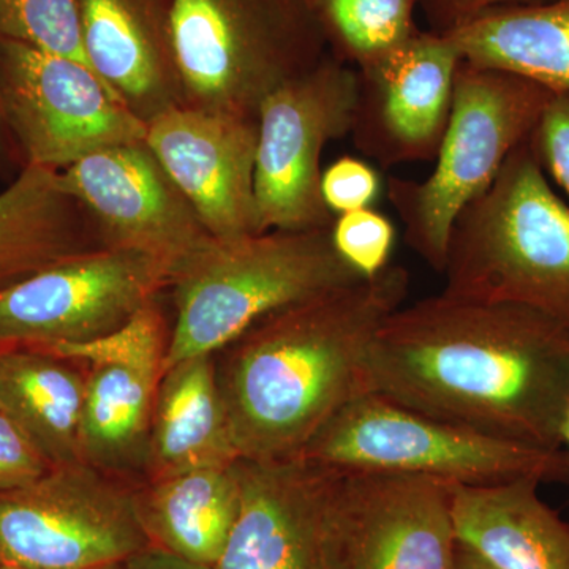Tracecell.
<instances>
[{
	"instance_id": "5b68a950",
	"label": "cell",
	"mask_w": 569,
	"mask_h": 569,
	"mask_svg": "<svg viewBox=\"0 0 569 569\" xmlns=\"http://www.w3.org/2000/svg\"><path fill=\"white\" fill-rule=\"evenodd\" d=\"M181 104L257 116L316 67L328 40L316 0H156Z\"/></svg>"
},
{
	"instance_id": "9c48e42d",
	"label": "cell",
	"mask_w": 569,
	"mask_h": 569,
	"mask_svg": "<svg viewBox=\"0 0 569 569\" xmlns=\"http://www.w3.org/2000/svg\"><path fill=\"white\" fill-rule=\"evenodd\" d=\"M137 490L89 466L51 467L0 492V567L92 569L148 548Z\"/></svg>"
},
{
	"instance_id": "e575fe53",
	"label": "cell",
	"mask_w": 569,
	"mask_h": 569,
	"mask_svg": "<svg viewBox=\"0 0 569 569\" xmlns=\"http://www.w3.org/2000/svg\"><path fill=\"white\" fill-rule=\"evenodd\" d=\"M563 447L568 448L567 455L569 458V411H568V417H567V425H565Z\"/></svg>"
},
{
	"instance_id": "d6986e66",
	"label": "cell",
	"mask_w": 569,
	"mask_h": 569,
	"mask_svg": "<svg viewBox=\"0 0 569 569\" xmlns=\"http://www.w3.org/2000/svg\"><path fill=\"white\" fill-rule=\"evenodd\" d=\"M239 460L213 356L168 367L157 388L146 470L151 481Z\"/></svg>"
},
{
	"instance_id": "cb8c5ba5",
	"label": "cell",
	"mask_w": 569,
	"mask_h": 569,
	"mask_svg": "<svg viewBox=\"0 0 569 569\" xmlns=\"http://www.w3.org/2000/svg\"><path fill=\"white\" fill-rule=\"evenodd\" d=\"M448 33L463 61L569 93V0L501 7Z\"/></svg>"
},
{
	"instance_id": "4316f807",
	"label": "cell",
	"mask_w": 569,
	"mask_h": 569,
	"mask_svg": "<svg viewBox=\"0 0 569 569\" xmlns=\"http://www.w3.org/2000/svg\"><path fill=\"white\" fill-rule=\"evenodd\" d=\"M331 233L340 257L366 279L380 274L391 264L396 230L388 217L376 209L340 213Z\"/></svg>"
},
{
	"instance_id": "f1b7e54d",
	"label": "cell",
	"mask_w": 569,
	"mask_h": 569,
	"mask_svg": "<svg viewBox=\"0 0 569 569\" xmlns=\"http://www.w3.org/2000/svg\"><path fill=\"white\" fill-rule=\"evenodd\" d=\"M546 174L569 197V93H556L531 134Z\"/></svg>"
},
{
	"instance_id": "8d00e7d4",
	"label": "cell",
	"mask_w": 569,
	"mask_h": 569,
	"mask_svg": "<svg viewBox=\"0 0 569 569\" xmlns=\"http://www.w3.org/2000/svg\"><path fill=\"white\" fill-rule=\"evenodd\" d=\"M0 569H18V568H11V567H0Z\"/></svg>"
},
{
	"instance_id": "ac0fdd59",
	"label": "cell",
	"mask_w": 569,
	"mask_h": 569,
	"mask_svg": "<svg viewBox=\"0 0 569 569\" xmlns=\"http://www.w3.org/2000/svg\"><path fill=\"white\" fill-rule=\"evenodd\" d=\"M533 478L451 485L456 538L496 569H569V522L539 497Z\"/></svg>"
},
{
	"instance_id": "836d02e7",
	"label": "cell",
	"mask_w": 569,
	"mask_h": 569,
	"mask_svg": "<svg viewBox=\"0 0 569 569\" xmlns=\"http://www.w3.org/2000/svg\"><path fill=\"white\" fill-rule=\"evenodd\" d=\"M11 148H14V144L11 141L9 130H7L6 121H3L2 108H0V164L7 162Z\"/></svg>"
},
{
	"instance_id": "3957f363",
	"label": "cell",
	"mask_w": 569,
	"mask_h": 569,
	"mask_svg": "<svg viewBox=\"0 0 569 569\" xmlns=\"http://www.w3.org/2000/svg\"><path fill=\"white\" fill-rule=\"evenodd\" d=\"M441 274V293L529 307L569 329V204L531 137L460 212Z\"/></svg>"
},
{
	"instance_id": "f546056e",
	"label": "cell",
	"mask_w": 569,
	"mask_h": 569,
	"mask_svg": "<svg viewBox=\"0 0 569 569\" xmlns=\"http://www.w3.org/2000/svg\"><path fill=\"white\" fill-rule=\"evenodd\" d=\"M50 468L29 437L0 411V492L31 485Z\"/></svg>"
},
{
	"instance_id": "d6a6232c",
	"label": "cell",
	"mask_w": 569,
	"mask_h": 569,
	"mask_svg": "<svg viewBox=\"0 0 569 569\" xmlns=\"http://www.w3.org/2000/svg\"><path fill=\"white\" fill-rule=\"evenodd\" d=\"M452 569H496L488 561L481 559L477 552L468 549L467 546L458 542V549H456L455 568Z\"/></svg>"
},
{
	"instance_id": "8fae6325",
	"label": "cell",
	"mask_w": 569,
	"mask_h": 569,
	"mask_svg": "<svg viewBox=\"0 0 569 569\" xmlns=\"http://www.w3.org/2000/svg\"><path fill=\"white\" fill-rule=\"evenodd\" d=\"M168 266L132 250L74 254L0 291V348L89 342L122 328L170 284Z\"/></svg>"
},
{
	"instance_id": "484cf974",
	"label": "cell",
	"mask_w": 569,
	"mask_h": 569,
	"mask_svg": "<svg viewBox=\"0 0 569 569\" xmlns=\"http://www.w3.org/2000/svg\"><path fill=\"white\" fill-rule=\"evenodd\" d=\"M0 39L89 66L78 0H0Z\"/></svg>"
},
{
	"instance_id": "83f0119b",
	"label": "cell",
	"mask_w": 569,
	"mask_h": 569,
	"mask_svg": "<svg viewBox=\"0 0 569 569\" xmlns=\"http://www.w3.org/2000/svg\"><path fill=\"white\" fill-rule=\"evenodd\" d=\"M381 178L372 164L356 157L336 160L321 174V194L335 216L370 208L381 193Z\"/></svg>"
},
{
	"instance_id": "52a82bcc",
	"label": "cell",
	"mask_w": 569,
	"mask_h": 569,
	"mask_svg": "<svg viewBox=\"0 0 569 569\" xmlns=\"http://www.w3.org/2000/svg\"><path fill=\"white\" fill-rule=\"evenodd\" d=\"M298 458L337 471L413 475L485 486L569 482L567 451L523 447L441 421L376 391L348 400Z\"/></svg>"
},
{
	"instance_id": "7c38bea8",
	"label": "cell",
	"mask_w": 569,
	"mask_h": 569,
	"mask_svg": "<svg viewBox=\"0 0 569 569\" xmlns=\"http://www.w3.org/2000/svg\"><path fill=\"white\" fill-rule=\"evenodd\" d=\"M456 549L449 482L339 471L336 569H452Z\"/></svg>"
},
{
	"instance_id": "1f68e13d",
	"label": "cell",
	"mask_w": 569,
	"mask_h": 569,
	"mask_svg": "<svg viewBox=\"0 0 569 569\" xmlns=\"http://www.w3.org/2000/svg\"><path fill=\"white\" fill-rule=\"evenodd\" d=\"M123 569H216L208 565L194 563V561L182 559L167 550L148 548L133 553L123 561Z\"/></svg>"
},
{
	"instance_id": "e0dca14e",
	"label": "cell",
	"mask_w": 569,
	"mask_h": 569,
	"mask_svg": "<svg viewBox=\"0 0 569 569\" xmlns=\"http://www.w3.org/2000/svg\"><path fill=\"white\" fill-rule=\"evenodd\" d=\"M91 69L142 121L181 104L156 0H78Z\"/></svg>"
},
{
	"instance_id": "d590c367",
	"label": "cell",
	"mask_w": 569,
	"mask_h": 569,
	"mask_svg": "<svg viewBox=\"0 0 569 569\" xmlns=\"http://www.w3.org/2000/svg\"><path fill=\"white\" fill-rule=\"evenodd\" d=\"M92 569H123V561H122V563L103 565V567L92 568Z\"/></svg>"
},
{
	"instance_id": "4dcf8cb0",
	"label": "cell",
	"mask_w": 569,
	"mask_h": 569,
	"mask_svg": "<svg viewBox=\"0 0 569 569\" xmlns=\"http://www.w3.org/2000/svg\"><path fill=\"white\" fill-rule=\"evenodd\" d=\"M548 0H421L430 31L448 33L481 17L486 11L501 7L535 6Z\"/></svg>"
},
{
	"instance_id": "30bf717a",
	"label": "cell",
	"mask_w": 569,
	"mask_h": 569,
	"mask_svg": "<svg viewBox=\"0 0 569 569\" xmlns=\"http://www.w3.org/2000/svg\"><path fill=\"white\" fill-rule=\"evenodd\" d=\"M0 108L22 167L62 171L148 133V123L84 63L2 39Z\"/></svg>"
},
{
	"instance_id": "5bb4252c",
	"label": "cell",
	"mask_w": 569,
	"mask_h": 569,
	"mask_svg": "<svg viewBox=\"0 0 569 569\" xmlns=\"http://www.w3.org/2000/svg\"><path fill=\"white\" fill-rule=\"evenodd\" d=\"M103 247L156 258L170 272L211 234L146 141L112 146L61 171Z\"/></svg>"
},
{
	"instance_id": "ba28073f",
	"label": "cell",
	"mask_w": 569,
	"mask_h": 569,
	"mask_svg": "<svg viewBox=\"0 0 569 569\" xmlns=\"http://www.w3.org/2000/svg\"><path fill=\"white\" fill-rule=\"evenodd\" d=\"M358 71L328 51L283 82L258 108L254 200L260 233L329 228L336 216L321 194V156L351 132Z\"/></svg>"
},
{
	"instance_id": "74e56055",
	"label": "cell",
	"mask_w": 569,
	"mask_h": 569,
	"mask_svg": "<svg viewBox=\"0 0 569 569\" xmlns=\"http://www.w3.org/2000/svg\"><path fill=\"white\" fill-rule=\"evenodd\" d=\"M0 411H2V407H0Z\"/></svg>"
},
{
	"instance_id": "277c9868",
	"label": "cell",
	"mask_w": 569,
	"mask_h": 569,
	"mask_svg": "<svg viewBox=\"0 0 569 569\" xmlns=\"http://www.w3.org/2000/svg\"><path fill=\"white\" fill-rule=\"evenodd\" d=\"M362 279L337 252L331 227L211 236L171 272L176 320L164 370L213 356L284 307Z\"/></svg>"
},
{
	"instance_id": "d4e9b609",
	"label": "cell",
	"mask_w": 569,
	"mask_h": 569,
	"mask_svg": "<svg viewBox=\"0 0 569 569\" xmlns=\"http://www.w3.org/2000/svg\"><path fill=\"white\" fill-rule=\"evenodd\" d=\"M331 54L366 69L419 31L421 0H316Z\"/></svg>"
},
{
	"instance_id": "4fadbf2b",
	"label": "cell",
	"mask_w": 569,
	"mask_h": 569,
	"mask_svg": "<svg viewBox=\"0 0 569 569\" xmlns=\"http://www.w3.org/2000/svg\"><path fill=\"white\" fill-rule=\"evenodd\" d=\"M463 61L449 33L419 31L358 71L350 137L380 167L433 160Z\"/></svg>"
},
{
	"instance_id": "8992f818",
	"label": "cell",
	"mask_w": 569,
	"mask_h": 569,
	"mask_svg": "<svg viewBox=\"0 0 569 569\" xmlns=\"http://www.w3.org/2000/svg\"><path fill=\"white\" fill-rule=\"evenodd\" d=\"M556 93L509 71L460 63L432 173L421 181L389 178L385 187L407 244L433 271L443 272L460 212L529 140Z\"/></svg>"
},
{
	"instance_id": "9a60e30c",
	"label": "cell",
	"mask_w": 569,
	"mask_h": 569,
	"mask_svg": "<svg viewBox=\"0 0 569 569\" xmlns=\"http://www.w3.org/2000/svg\"><path fill=\"white\" fill-rule=\"evenodd\" d=\"M241 509L216 569H336L339 471L302 458L239 459Z\"/></svg>"
},
{
	"instance_id": "603a6c76",
	"label": "cell",
	"mask_w": 569,
	"mask_h": 569,
	"mask_svg": "<svg viewBox=\"0 0 569 569\" xmlns=\"http://www.w3.org/2000/svg\"><path fill=\"white\" fill-rule=\"evenodd\" d=\"M81 418L82 462L104 473L146 467L163 366L133 359L89 362Z\"/></svg>"
},
{
	"instance_id": "ffe728a7",
	"label": "cell",
	"mask_w": 569,
	"mask_h": 569,
	"mask_svg": "<svg viewBox=\"0 0 569 569\" xmlns=\"http://www.w3.org/2000/svg\"><path fill=\"white\" fill-rule=\"evenodd\" d=\"M102 247L89 212L62 189L61 171L24 164L0 192V291Z\"/></svg>"
},
{
	"instance_id": "7a4b0ae2",
	"label": "cell",
	"mask_w": 569,
	"mask_h": 569,
	"mask_svg": "<svg viewBox=\"0 0 569 569\" xmlns=\"http://www.w3.org/2000/svg\"><path fill=\"white\" fill-rule=\"evenodd\" d=\"M408 287L407 269L389 264L284 307L231 343L217 378L239 459L298 458L348 400L367 391V356Z\"/></svg>"
},
{
	"instance_id": "6da1fadb",
	"label": "cell",
	"mask_w": 569,
	"mask_h": 569,
	"mask_svg": "<svg viewBox=\"0 0 569 569\" xmlns=\"http://www.w3.org/2000/svg\"><path fill=\"white\" fill-rule=\"evenodd\" d=\"M366 388L482 436L563 451L569 329L529 307L430 296L378 329Z\"/></svg>"
},
{
	"instance_id": "7402d4cb",
	"label": "cell",
	"mask_w": 569,
	"mask_h": 569,
	"mask_svg": "<svg viewBox=\"0 0 569 569\" xmlns=\"http://www.w3.org/2000/svg\"><path fill=\"white\" fill-rule=\"evenodd\" d=\"M86 376L37 348H0V407L51 467L82 462Z\"/></svg>"
},
{
	"instance_id": "44dd1931",
	"label": "cell",
	"mask_w": 569,
	"mask_h": 569,
	"mask_svg": "<svg viewBox=\"0 0 569 569\" xmlns=\"http://www.w3.org/2000/svg\"><path fill=\"white\" fill-rule=\"evenodd\" d=\"M234 463L156 479L137 490L138 516L149 546L216 567L241 509Z\"/></svg>"
},
{
	"instance_id": "2e32d148",
	"label": "cell",
	"mask_w": 569,
	"mask_h": 569,
	"mask_svg": "<svg viewBox=\"0 0 569 569\" xmlns=\"http://www.w3.org/2000/svg\"><path fill=\"white\" fill-rule=\"evenodd\" d=\"M146 123V144L209 234L260 233L254 200L257 116L173 104Z\"/></svg>"
}]
</instances>
